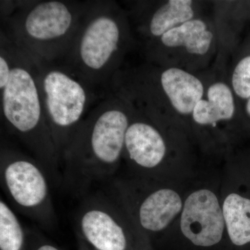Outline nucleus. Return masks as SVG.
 Masks as SVG:
<instances>
[{
	"mask_svg": "<svg viewBox=\"0 0 250 250\" xmlns=\"http://www.w3.org/2000/svg\"><path fill=\"white\" fill-rule=\"evenodd\" d=\"M213 40L214 34L209 25L195 18L167 31L145 50L149 61L164 49H180L193 57H203L209 52Z\"/></svg>",
	"mask_w": 250,
	"mask_h": 250,
	"instance_id": "obj_11",
	"label": "nucleus"
},
{
	"mask_svg": "<svg viewBox=\"0 0 250 250\" xmlns=\"http://www.w3.org/2000/svg\"><path fill=\"white\" fill-rule=\"evenodd\" d=\"M134 42L127 11L111 0L89 1L60 64L103 96Z\"/></svg>",
	"mask_w": 250,
	"mask_h": 250,
	"instance_id": "obj_3",
	"label": "nucleus"
},
{
	"mask_svg": "<svg viewBox=\"0 0 250 250\" xmlns=\"http://www.w3.org/2000/svg\"><path fill=\"white\" fill-rule=\"evenodd\" d=\"M182 208V200L177 192L162 188L150 192L138 208L140 226L146 231H160L168 226Z\"/></svg>",
	"mask_w": 250,
	"mask_h": 250,
	"instance_id": "obj_12",
	"label": "nucleus"
},
{
	"mask_svg": "<svg viewBox=\"0 0 250 250\" xmlns=\"http://www.w3.org/2000/svg\"><path fill=\"white\" fill-rule=\"evenodd\" d=\"M223 211L230 240L237 246L250 243V199L231 193L225 198Z\"/></svg>",
	"mask_w": 250,
	"mask_h": 250,
	"instance_id": "obj_14",
	"label": "nucleus"
},
{
	"mask_svg": "<svg viewBox=\"0 0 250 250\" xmlns=\"http://www.w3.org/2000/svg\"><path fill=\"white\" fill-rule=\"evenodd\" d=\"M127 14L130 20H134L132 32L139 36L144 49L172 28L195 18L191 0H169L154 6L136 3Z\"/></svg>",
	"mask_w": 250,
	"mask_h": 250,
	"instance_id": "obj_9",
	"label": "nucleus"
},
{
	"mask_svg": "<svg viewBox=\"0 0 250 250\" xmlns=\"http://www.w3.org/2000/svg\"><path fill=\"white\" fill-rule=\"evenodd\" d=\"M1 2V29L45 62L62 60L89 4L75 0Z\"/></svg>",
	"mask_w": 250,
	"mask_h": 250,
	"instance_id": "obj_4",
	"label": "nucleus"
},
{
	"mask_svg": "<svg viewBox=\"0 0 250 250\" xmlns=\"http://www.w3.org/2000/svg\"><path fill=\"white\" fill-rule=\"evenodd\" d=\"M36 61L44 111L62 161V154L94 104L106 96L60 64Z\"/></svg>",
	"mask_w": 250,
	"mask_h": 250,
	"instance_id": "obj_5",
	"label": "nucleus"
},
{
	"mask_svg": "<svg viewBox=\"0 0 250 250\" xmlns=\"http://www.w3.org/2000/svg\"><path fill=\"white\" fill-rule=\"evenodd\" d=\"M166 154L165 140L160 131L143 118L141 112L134 108L125 135L123 154L135 165L152 170L160 165Z\"/></svg>",
	"mask_w": 250,
	"mask_h": 250,
	"instance_id": "obj_10",
	"label": "nucleus"
},
{
	"mask_svg": "<svg viewBox=\"0 0 250 250\" xmlns=\"http://www.w3.org/2000/svg\"><path fill=\"white\" fill-rule=\"evenodd\" d=\"M246 112L248 116L250 117V98L248 99V103L246 104Z\"/></svg>",
	"mask_w": 250,
	"mask_h": 250,
	"instance_id": "obj_17",
	"label": "nucleus"
},
{
	"mask_svg": "<svg viewBox=\"0 0 250 250\" xmlns=\"http://www.w3.org/2000/svg\"><path fill=\"white\" fill-rule=\"evenodd\" d=\"M235 111L236 103L231 87L226 82L216 81L208 85L191 116L197 124L215 125L232 119Z\"/></svg>",
	"mask_w": 250,
	"mask_h": 250,
	"instance_id": "obj_13",
	"label": "nucleus"
},
{
	"mask_svg": "<svg viewBox=\"0 0 250 250\" xmlns=\"http://www.w3.org/2000/svg\"><path fill=\"white\" fill-rule=\"evenodd\" d=\"M36 250H59L58 248H56L52 245L47 244V243H45V244H41L40 246L36 248Z\"/></svg>",
	"mask_w": 250,
	"mask_h": 250,
	"instance_id": "obj_16",
	"label": "nucleus"
},
{
	"mask_svg": "<svg viewBox=\"0 0 250 250\" xmlns=\"http://www.w3.org/2000/svg\"><path fill=\"white\" fill-rule=\"evenodd\" d=\"M77 225L87 242L97 250H126L125 227L109 197L95 195L85 200L77 215Z\"/></svg>",
	"mask_w": 250,
	"mask_h": 250,
	"instance_id": "obj_7",
	"label": "nucleus"
},
{
	"mask_svg": "<svg viewBox=\"0 0 250 250\" xmlns=\"http://www.w3.org/2000/svg\"><path fill=\"white\" fill-rule=\"evenodd\" d=\"M0 180L14 207L41 228L50 229L57 218L49 190L48 176L34 157L1 144Z\"/></svg>",
	"mask_w": 250,
	"mask_h": 250,
	"instance_id": "obj_6",
	"label": "nucleus"
},
{
	"mask_svg": "<svg viewBox=\"0 0 250 250\" xmlns=\"http://www.w3.org/2000/svg\"><path fill=\"white\" fill-rule=\"evenodd\" d=\"M225 218L216 195L202 189L192 192L184 204L181 230L197 246L210 247L221 241Z\"/></svg>",
	"mask_w": 250,
	"mask_h": 250,
	"instance_id": "obj_8",
	"label": "nucleus"
},
{
	"mask_svg": "<svg viewBox=\"0 0 250 250\" xmlns=\"http://www.w3.org/2000/svg\"><path fill=\"white\" fill-rule=\"evenodd\" d=\"M0 49L9 59L11 72L0 87L1 113L6 128L29 149L54 184L62 182V161L43 109L32 55L1 29Z\"/></svg>",
	"mask_w": 250,
	"mask_h": 250,
	"instance_id": "obj_1",
	"label": "nucleus"
},
{
	"mask_svg": "<svg viewBox=\"0 0 250 250\" xmlns=\"http://www.w3.org/2000/svg\"><path fill=\"white\" fill-rule=\"evenodd\" d=\"M231 89L237 97L244 100L250 98V55L238 62L231 75Z\"/></svg>",
	"mask_w": 250,
	"mask_h": 250,
	"instance_id": "obj_15",
	"label": "nucleus"
},
{
	"mask_svg": "<svg viewBox=\"0 0 250 250\" xmlns=\"http://www.w3.org/2000/svg\"><path fill=\"white\" fill-rule=\"evenodd\" d=\"M134 111L129 101L108 93L81 123L62 158V182L75 194L115 172Z\"/></svg>",
	"mask_w": 250,
	"mask_h": 250,
	"instance_id": "obj_2",
	"label": "nucleus"
}]
</instances>
